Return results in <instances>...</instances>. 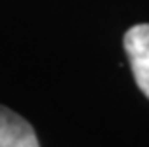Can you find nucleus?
Segmentation results:
<instances>
[{"mask_svg": "<svg viewBox=\"0 0 149 147\" xmlns=\"http://www.w3.org/2000/svg\"><path fill=\"white\" fill-rule=\"evenodd\" d=\"M124 52L138 88L149 100V23L134 25L124 35Z\"/></svg>", "mask_w": 149, "mask_h": 147, "instance_id": "1", "label": "nucleus"}, {"mask_svg": "<svg viewBox=\"0 0 149 147\" xmlns=\"http://www.w3.org/2000/svg\"><path fill=\"white\" fill-rule=\"evenodd\" d=\"M0 147H40L29 122L12 109L0 105Z\"/></svg>", "mask_w": 149, "mask_h": 147, "instance_id": "2", "label": "nucleus"}]
</instances>
